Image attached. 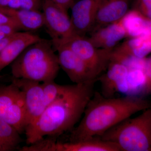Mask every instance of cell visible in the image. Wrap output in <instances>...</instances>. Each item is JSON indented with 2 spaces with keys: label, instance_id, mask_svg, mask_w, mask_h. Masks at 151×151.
Segmentation results:
<instances>
[{
  "label": "cell",
  "instance_id": "3",
  "mask_svg": "<svg viewBox=\"0 0 151 151\" xmlns=\"http://www.w3.org/2000/svg\"><path fill=\"white\" fill-rule=\"evenodd\" d=\"M52 40L41 38L28 46L11 65L13 78L37 82L54 81L60 66Z\"/></svg>",
  "mask_w": 151,
  "mask_h": 151
},
{
  "label": "cell",
  "instance_id": "6",
  "mask_svg": "<svg viewBox=\"0 0 151 151\" xmlns=\"http://www.w3.org/2000/svg\"><path fill=\"white\" fill-rule=\"evenodd\" d=\"M0 116L14 127L20 134L24 132V94L13 81L9 85H0Z\"/></svg>",
  "mask_w": 151,
  "mask_h": 151
},
{
  "label": "cell",
  "instance_id": "16",
  "mask_svg": "<svg viewBox=\"0 0 151 151\" xmlns=\"http://www.w3.org/2000/svg\"><path fill=\"white\" fill-rule=\"evenodd\" d=\"M53 151H121L117 145L100 137L67 143H55Z\"/></svg>",
  "mask_w": 151,
  "mask_h": 151
},
{
  "label": "cell",
  "instance_id": "2",
  "mask_svg": "<svg viewBox=\"0 0 151 151\" xmlns=\"http://www.w3.org/2000/svg\"><path fill=\"white\" fill-rule=\"evenodd\" d=\"M151 106V102L141 97H106L95 91L80 123L71 131L69 142L101 137L114 126Z\"/></svg>",
  "mask_w": 151,
  "mask_h": 151
},
{
  "label": "cell",
  "instance_id": "21",
  "mask_svg": "<svg viewBox=\"0 0 151 151\" xmlns=\"http://www.w3.org/2000/svg\"><path fill=\"white\" fill-rule=\"evenodd\" d=\"M142 37V42L132 50L131 55L138 58H145L151 53V35Z\"/></svg>",
  "mask_w": 151,
  "mask_h": 151
},
{
  "label": "cell",
  "instance_id": "14",
  "mask_svg": "<svg viewBox=\"0 0 151 151\" xmlns=\"http://www.w3.org/2000/svg\"><path fill=\"white\" fill-rule=\"evenodd\" d=\"M130 0H103L98 9L95 23L105 26L119 21L129 12Z\"/></svg>",
  "mask_w": 151,
  "mask_h": 151
},
{
  "label": "cell",
  "instance_id": "22",
  "mask_svg": "<svg viewBox=\"0 0 151 151\" xmlns=\"http://www.w3.org/2000/svg\"><path fill=\"white\" fill-rule=\"evenodd\" d=\"M8 25L16 28L19 31L21 30L16 22L11 17L8 16L0 11V25Z\"/></svg>",
  "mask_w": 151,
  "mask_h": 151
},
{
  "label": "cell",
  "instance_id": "27",
  "mask_svg": "<svg viewBox=\"0 0 151 151\" xmlns=\"http://www.w3.org/2000/svg\"><path fill=\"white\" fill-rule=\"evenodd\" d=\"M137 9L141 13L147 18L151 20V8H137Z\"/></svg>",
  "mask_w": 151,
  "mask_h": 151
},
{
  "label": "cell",
  "instance_id": "9",
  "mask_svg": "<svg viewBox=\"0 0 151 151\" xmlns=\"http://www.w3.org/2000/svg\"><path fill=\"white\" fill-rule=\"evenodd\" d=\"M12 81L17 85L24 93L25 131L35 124L46 108L41 84L37 81L13 77Z\"/></svg>",
  "mask_w": 151,
  "mask_h": 151
},
{
  "label": "cell",
  "instance_id": "5",
  "mask_svg": "<svg viewBox=\"0 0 151 151\" xmlns=\"http://www.w3.org/2000/svg\"><path fill=\"white\" fill-rule=\"evenodd\" d=\"M52 43L67 47L80 57L91 69L97 79L107 69L113 50L96 47L84 36L74 35L63 39H51Z\"/></svg>",
  "mask_w": 151,
  "mask_h": 151
},
{
  "label": "cell",
  "instance_id": "4",
  "mask_svg": "<svg viewBox=\"0 0 151 151\" xmlns=\"http://www.w3.org/2000/svg\"><path fill=\"white\" fill-rule=\"evenodd\" d=\"M121 151H151V106L137 117L125 119L101 137Z\"/></svg>",
  "mask_w": 151,
  "mask_h": 151
},
{
  "label": "cell",
  "instance_id": "19",
  "mask_svg": "<svg viewBox=\"0 0 151 151\" xmlns=\"http://www.w3.org/2000/svg\"><path fill=\"white\" fill-rule=\"evenodd\" d=\"M41 85L46 107L64 93L68 86L57 84L54 81L43 82Z\"/></svg>",
  "mask_w": 151,
  "mask_h": 151
},
{
  "label": "cell",
  "instance_id": "10",
  "mask_svg": "<svg viewBox=\"0 0 151 151\" xmlns=\"http://www.w3.org/2000/svg\"><path fill=\"white\" fill-rule=\"evenodd\" d=\"M103 0H80L71 6L70 19L76 35L84 36L94 26Z\"/></svg>",
  "mask_w": 151,
  "mask_h": 151
},
{
  "label": "cell",
  "instance_id": "8",
  "mask_svg": "<svg viewBox=\"0 0 151 151\" xmlns=\"http://www.w3.org/2000/svg\"><path fill=\"white\" fill-rule=\"evenodd\" d=\"M44 26L51 39H63L76 35L68 11L50 0H43Z\"/></svg>",
  "mask_w": 151,
  "mask_h": 151
},
{
  "label": "cell",
  "instance_id": "15",
  "mask_svg": "<svg viewBox=\"0 0 151 151\" xmlns=\"http://www.w3.org/2000/svg\"><path fill=\"white\" fill-rule=\"evenodd\" d=\"M0 11L14 20L24 31L31 32L44 26L43 14L41 11L0 7Z\"/></svg>",
  "mask_w": 151,
  "mask_h": 151
},
{
  "label": "cell",
  "instance_id": "26",
  "mask_svg": "<svg viewBox=\"0 0 151 151\" xmlns=\"http://www.w3.org/2000/svg\"><path fill=\"white\" fill-rule=\"evenodd\" d=\"M137 8H151V0H137Z\"/></svg>",
  "mask_w": 151,
  "mask_h": 151
},
{
  "label": "cell",
  "instance_id": "17",
  "mask_svg": "<svg viewBox=\"0 0 151 151\" xmlns=\"http://www.w3.org/2000/svg\"><path fill=\"white\" fill-rule=\"evenodd\" d=\"M127 37L132 38L151 35V20L137 9L129 11L122 19Z\"/></svg>",
  "mask_w": 151,
  "mask_h": 151
},
{
  "label": "cell",
  "instance_id": "25",
  "mask_svg": "<svg viewBox=\"0 0 151 151\" xmlns=\"http://www.w3.org/2000/svg\"><path fill=\"white\" fill-rule=\"evenodd\" d=\"M19 32H18L12 35L9 36L7 37L4 38L0 40V51H1L10 42H11L17 36Z\"/></svg>",
  "mask_w": 151,
  "mask_h": 151
},
{
  "label": "cell",
  "instance_id": "11",
  "mask_svg": "<svg viewBox=\"0 0 151 151\" xmlns=\"http://www.w3.org/2000/svg\"><path fill=\"white\" fill-rule=\"evenodd\" d=\"M106 71L98 78L101 83V94L103 96L112 97L118 92H129L128 67L120 63L110 61Z\"/></svg>",
  "mask_w": 151,
  "mask_h": 151
},
{
  "label": "cell",
  "instance_id": "13",
  "mask_svg": "<svg viewBox=\"0 0 151 151\" xmlns=\"http://www.w3.org/2000/svg\"><path fill=\"white\" fill-rule=\"evenodd\" d=\"M41 38L31 32H19L17 36L0 51V72L12 64L28 46Z\"/></svg>",
  "mask_w": 151,
  "mask_h": 151
},
{
  "label": "cell",
  "instance_id": "30",
  "mask_svg": "<svg viewBox=\"0 0 151 151\" xmlns=\"http://www.w3.org/2000/svg\"><path fill=\"white\" fill-rule=\"evenodd\" d=\"M1 76H0V79H1Z\"/></svg>",
  "mask_w": 151,
  "mask_h": 151
},
{
  "label": "cell",
  "instance_id": "7",
  "mask_svg": "<svg viewBox=\"0 0 151 151\" xmlns=\"http://www.w3.org/2000/svg\"><path fill=\"white\" fill-rule=\"evenodd\" d=\"M58 52L60 66L75 84L98 81L87 64L70 48L65 45L52 43Z\"/></svg>",
  "mask_w": 151,
  "mask_h": 151
},
{
  "label": "cell",
  "instance_id": "28",
  "mask_svg": "<svg viewBox=\"0 0 151 151\" xmlns=\"http://www.w3.org/2000/svg\"><path fill=\"white\" fill-rule=\"evenodd\" d=\"M12 0H0V7H8Z\"/></svg>",
  "mask_w": 151,
  "mask_h": 151
},
{
  "label": "cell",
  "instance_id": "23",
  "mask_svg": "<svg viewBox=\"0 0 151 151\" xmlns=\"http://www.w3.org/2000/svg\"><path fill=\"white\" fill-rule=\"evenodd\" d=\"M65 10L68 11L74 3V0H50Z\"/></svg>",
  "mask_w": 151,
  "mask_h": 151
},
{
  "label": "cell",
  "instance_id": "20",
  "mask_svg": "<svg viewBox=\"0 0 151 151\" xmlns=\"http://www.w3.org/2000/svg\"><path fill=\"white\" fill-rule=\"evenodd\" d=\"M43 0H12L8 7L14 9H24L30 10L41 11Z\"/></svg>",
  "mask_w": 151,
  "mask_h": 151
},
{
  "label": "cell",
  "instance_id": "29",
  "mask_svg": "<svg viewBox=\"0 0 151 151\" xmlns=\"http://www.w3.org/2000/svg\"><path fill=\"white\" fill-rule=\"evenodd\" d=\"M6 35L4 33V32L2 31L0 29V40L4 38L7 37Z\"/></svg>",
  "mask_w": 151,
  "mask_h": 151
},
{
  "label": "cell",
  "instance_id": "24",
  "mask_svg": "<svg viewBox=\"0 0 151 151\" xmlns=\"http://www.w3.org/2000/svg\"><path fill=\"white\" fill-rule=\"evenodd\" d=\"M146 81L142 90L143 94H151V72L145 73Z\"/></svg>",
  "mask_w": 151,
  "mask_h": 151
},
{
  "label": "cell",
  "instance_id": "18",
  "mask_svg": "<svg viewBox=\"0 0 151 151\" xmlns=\"http://www.w3.org/2000/svg\"><path fill=\"white\" fill-rule=\"evenodd\" d=\"M22 141L17 129L0 116V151H13Z\"/></svg>",
  "mask_w": 151,
  "mask_h": 151
},
{
  "label": "cell",
  "instance_id": "12",
  "mask_svg": "<svg viewBox=\"0 0 151 151\" xmlns=\"http://www.w3.org/2000/svg\"><path fill=\"white\" fill-rule=\"evenodd\" d=\"M125 37H127V32L121 19L100 28L89 39L97 48L113 50Z\"/></svg>",
  "mask_w": 151,
  "mask_h": 151
},
{
  "label": "cell",
  "instance_id": "1",
  "mask_svg": "<svg viewBox=\"0 0 151 151\" xmlns=\"http://www.w3.org/2000/svg\"><path fill=\"white\" fill-rule=\"evenodd\" d=\"M96 81L68 85L64 93L47 106L35 124L25 131L27 144H34L45 136L56 137L72 131L94 95Z\"/></svg>",
  "mask_w": 151,
  "mask_h": 151
}]
</instances>
